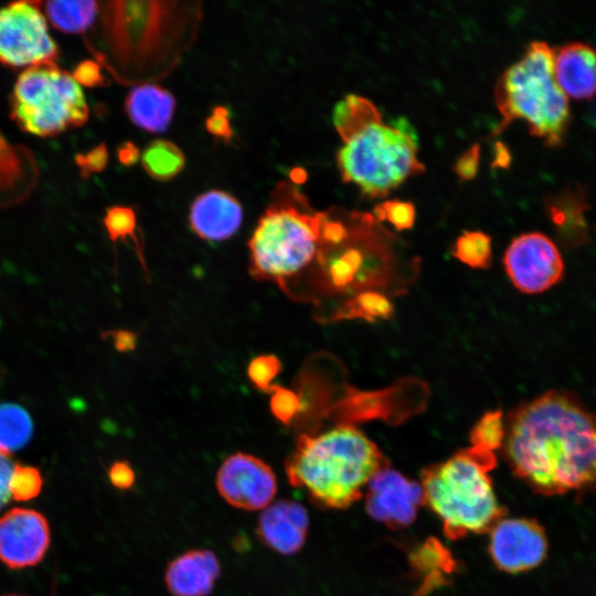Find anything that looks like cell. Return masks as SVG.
Segmentation results:
<instances>
[{"label": "cell", "instance_id": "cell-30", "mask_svg": "<svg viewBox=\"0 0 596 596\" xmlns=\"http://www.w3.org/2000/svg\"><path fill=\"white\" fill-rule=\"evenodd\" d=\"M104 225L114 244H116L118 240H125L127 236L134 238L138 257L146 270L142 247L136 236L137 220L135 211L129 206H110L106 210Z\"/></svg>", "mask_w": 596, "mask_h": 596}, {"label": "cell", "instance_id": "cell-5", "mask_svg": "<svg viewBox=\"0 0 596 596\" xmlns=\"http://www.w3.org/2000/svg\"><path fill=\"white\" fill-rule=\"evenodd\" d=\"M343 147L337 156L342 180L371 198L384 196L409 175L424 171L417 158V137L407 119L392 125L372 106L339 132Z\"/></svg>", "mask_w": 596, "mask_h": 596}, {"label": "cell", "instance_id": "cell-46", "mask_svg": "<svg viewBox=\"0 0 596 596\" xmlns=\"http://www.w3.org/2000/svg\"><path fill=\"white\" fill-rule=\"evenodd\" d=\"M595 231H596V227H595Z\"/></svg>", "mask_w": 596, "mask_h": 596}, {"label": "cell", "instance_id": "cell-33", "mask_svg": "<svg viewBox=\"0 0 596 596\" xmlns=\"http://www.w3.org/2000/svg\"><path fill=\"white\" fill-rule=\"evenodd\" d=\"M374 214L380 221H389L396 230L411 228L415 222L414 205L401 200H390L376 205Z\"/></svg>", "mask_w": 596, "mask_h": 596}, {"label": "cell", "instance_id": "cell-39", "mask_svg": "<svg viewBox=\"0 0 596 596\" xmlns=\"http://www.w3.org/2000/svg\"><path fill=\"white\" fill-rule=\"evenodd\" d=\"M108 477L111 485L121 490L130 489L136 479L134 469L125 460L115 461L108 470Z\"/></svg>", "mask_w": 596, "mask_h": 596}, {"label": "cell", "instance_id": "cell-7", "mask_svg": "<svg viewBox=\"0 0 596 596\" xmlns=\"http://www.w3.org/2000/svg\"><path fill=\"white\" fill-rule=\"evenodd\" d=\"M553 60L554 50L545 42L534 41L522 57L502 73L494 88L496 104L502 116L497 132L522 119L545 146L563 145L572 115L568 98L555 82Z\"/></svg>", "mask_w": 596, "mask_h": 596}, {"label": "cell", "instance_id": "cell-21", "mask_svg": "<svg viewBox=\"0 0 596 596\" xmlns=\"http://www.w3.org/2000/svg\"><path fill=\"white\" fill-rule=\"evenodd\" d=\"M36 171L31 152L10 143L0 131V207L25 199L35 185Z\"/></svg>", "mask_w": 596, "mask_h": 596}, {"label": "cell", "instance_id": "cell-14", "mask_svg": "<svg viewBox=\"0 0 596 596\" xmlns=\"http://www.w3.org/2000/svg\"><path fill=\"white\" fill-rule=\"evenodd\" d=\"M50 545V528L38 511L14 508L0 517V561L11 568L38 564Z\"/></svg>", "mask_w": 596, "mask_h": 596}, {"label": "cell", "instance_id": "cell-17", "mask_svg": "<svg viewBox=\"0 0 596 596\" xmlns=\"http://www.w3.org/2000/svg\"><path fill=\"white\" fill-rule=\"evenodd\" d=\"M243 221V206L232 194L209 190L198 195L190 207L192 231L204 241L220 242L232 237Z\"/></svg>", "mask_w": 596, "mask_h": 596}, {"label": "cell", "instance_id": "cell-2", "mask_svg": "<svg viewBox=\"0 0 596 596\" xmlns=\"http://www.w3.org/2000/svg\"><path fill=\"white\" fill-rule=\"evenodd\" d=\"M200 6L198 1L99 2L107 53L98 63L125 84L163 78L193 43Z\"/></svg>", "mask_w": 596, "mask_h": 596}, {"label": "cell", "instance_id": "cell-4", "mask_svg": "<svg viewBox=\"0 0 596 596\" xmlns=\"http://www.w3.org/2000/svg\"><path fill=\"white\" fill-rule=\"evenodd\" d=\"M327 215L313 211L295 184L278 182L248 242L252 275L286 290L312 263L320 265Z\"/></svg>", "mask_w": 596, "mask_h": 596}, {"label": "cell", "instance_id": "cell-42", "mask_svg": "<svg viewBox=\"0 0 596 596\" xmlns=\"http://www.w3.org/2000/svg\"><path fill=\"white\" fill-rule=\"evenodd\" d=\"M113 337L115 345L119 351H129L136 345V336L129 331H116Z\"/></svg>", "mask_w": 596, "mask_h": 596}, {"label": "cell", "instance_id": "cell-1", "mask_svg": "<svg viewBox=\"0 0 596 596\" xmlns=\"http://www.w3.org/2000/svg\"><path fill=\"white\" fill-rule=\"evenodd\" d=\"M505 458L535 492L596 490V414L573 392L550 390L505 419Z\"/></svg>", "mask_w": 596, "mask_h": 596}, {"label": "cell", "instance_id": "cell-15", "mask_svg": "<svg viewBox=\"0 0 596 596\" xmlns=\"http://www.w3.org/2000/svg\"><path fill=\"white\" fill-rule=\"evenodd\" d=\"M309 529L307 510L292 500H278L263 509L256 532L260 542L283 555L297 553L305 544Z\"/></svg>", "mask_w": 596, "mask_h": 596}, {"label": "cell", "instance_id": "cell-20", "mask_svg": "<svg viewBox=\"0 0 596 596\" xmlns=\"http://www.w3.org/2000/svg\"><path fill=\"white\" fill-rule=\"evenodd\" d=\"M174 109V96L150 83L132 87L125 99V111L131 123L151 134H161L169 128Z\"/></svg>", "mask_w": 596, "mask_h": 596}, {"label": "cell", "instance_id": "cell-23", "mask_svg": "<svg viewBox=\"0 0 596 596\" xmlns=\"http://www.w3.org/2000/svg\"><path fill=\"white\" fill-rule=\"evenodd\" d=\"M33 421L28 411L15 403L0 404V451L7 455L22 449L31 440Z\"/></svg>", "mask_w": 596, "mask_h": 596}, {"label": "cell", "instance_id": "cell-11", "mask_svg": "<svg viewBox=\"0 0 596 596\" xmlns=\"http://www.w3.org/2000/svg\"><path fill=\"white\" fill-rule=\"evenodd\" d=\"M216 489L231 505L247 510H263L277 491L272 468L260 458L245 453L227 457L216 473Z\"/></svg>", "mask_w": 596, "mask_h": 596}, {"label": "cell", "instance_id": "cell-16", "mask_svg": "<svg viewBox=\"0 0 596 596\" xmlns=\"http://www.w3.org/2000/svg\"><path fill=\"white\" fill-rule=\"evenodd\" d=\"M544 206L558 242L566 248L584 246L589 241L586 212L590 205L586 187L572 182L546 195Z\"/></svg>", "mask_w": 596, "mask_h": 596}, {"label": "cell", "instance_id": "cell-38", "mask_svg": "<svg viewBox=\"0 0 596 596\" xmlns=\"http://www.w3.org/2000/svg\"><path fill=\"white\" fill-rule=\"evenodd\" d=\"M480 147L478 143L471 146L457 160L454 170L460 180L467 181L476 177L478 172Z\"/></svg>", "mask_w": 596, "mask_h": 596}, {"label": "cell", "instance_id": "cell-43", "mask_svg": "<svg viewBox=\"0 0 596 596\" xmlns=\"http://www.w3.org/2000/svg\"><path fill=\"white\" fill-rule=\"evenodd\" d=\"M497 155L494 158V166L507 167L510 162V153L508 149L502 145L496 146Z\"/></svg>", "mask_w": 596, "mask_h": 596}, {"label": "cell", "instance_id": "cell-26", "mask_svg": "<svg viewBox=\"0 0 596 596\" xmlns=\"http://www.w3.org/2000/svg\"><path fill=\"white\" fill-rule=\"evenodd\" d=\"M393 313V305L382 292L365 290L356 294L338 310L337 318H361L369 321L387 319Z\"/></svg>", "mask_w": 596, "mask_h": 596}, {"label": "cell", "instance_id": "cell-35", "mask_svg": "<svg viewBox=\"0 0 596 596\" xmlns=\"http://www.w3.org/2000/svg\"><path fill=\"white\" fill-rule=\"evenodd\" d=\"M109 155L105 143H100L86 153L76 156V164L82 177H91L92 173L103 171L108 163Z\"/></svg>", "mask_w": 596, "mask_h": 596}, {"label": "cell", "instance_id": "cell-9", "mask_svg": "<svg viewBox=\"0 0 596 596\" xmlns=\"http://www.w3.org/2000/svg\"><path fill=\"white\" fill-rule=\"evenodd\" d=\"M60 50L49 32L40 1H17L0 9V63L10 68L56 64Z\"/></svg>", "mask_w": 596, "mask_h": 596}, {"label": "cell", "instance_id": "cell-10", "mask_svg": "<svg viewBox=\"0 0 596 596\" xmlns=\"http://www.w3.org/2000/svg\"><path fill=\"white\" fill-rule=\"evenodd\" d=\"M503 265L512 285L528 295L549 290L564 275V260L558 247L539 232L513 238L505 249Z\"/></svg>", "mask_w": 596, "mask_h": 596}, {"label": "cell", "instance_id": "cell-19", "mask_svg": "<svg viewBox=\"0 0 596 596\" xmlns=\"http://www.w3.org/2000/svg\"><path fill=\"white\" fill-rule=\"evenodd\" d=\"M554 78L566 96L589 99L596 94V50L583 42L554 51Z\"/></svg>", "mask_w": 596, "mask_h": 596}, {"label": "cell", "instance_id": "cell-6", "mask_svg": "<svg viewBox=\"0 0 596 596\" xmlns=\"http://www.w3.org/2000/svg\"><path fill=\"white\" fill-rule=\"evenodd\" d=\"M494 466L493 453L470 447L424 470V502L450 539L488 531L502 518L489 476Z\"/></svg>", "mask_w": 596, "mask_h": 596}, {"label": "cell", "instance_id": "cell-32", "mask_svg": "<svg viewBox=\"0 0 596 596\" xmlns=\"http://www.w3.org/2000/svg\"><path fill=\"white\" fill-rule=\"evenodd\" d=\"M42 482L38 469L18 464L10 481L11 496L19 501L30 500L40 493Z\"/></svg>", "mask_w": 596, "mask_h": 596}, {"label": "cell", "instance_id": "cell-36", "mask_svg": "<svg viewBox=\"0 0 596 596\" xmlns=\"http://www.w3.org/2000/svg\"><path fill=\"white\" fill-rule=\"evenodd\" d=\"M72 76L81 86L94 88L106 85V76L102 72L100 64L96 61L79 62L72 72Z\"/></svg>", "mask_w": 596, "mask_h": 596}, {"label": "cell", "instance_id": "cell-45", "mask_svg": "<svg viewBox=\"0 0 596 596\" xmlns=\"http://www.w3.org/2000/svg\"><path fill=\"white\" fill-rule=\"evenodd\" d=\"M7 596H18V595H7Z\"/></svg>", "mask_w": 596, "mask_h": 596}, {"label": "cell", "instance_id": "cell-31", "mask_svg": "<svg viewBox=\"0 0 596 596\" xmlns=\"http://www.w3.org/2000/svg\"><path fill=\"white\" fill-rule=\"evenodd\" d=\"M280 371V360L273 354L255 356L247 366V375L251 382L256 389L267 393H270L274 389L273 381Z\"/></svg>", "mask_w": 596, "mask_h": 596}, {"label": "cell", "instance_id": "cell-24", "mask_svg": "<svg viewBox=\"0 0 596 596\" xmlns=\"http://www.w3.org/2000/svg\"><path fill=\"white\" fill-rule=\"evenodd\" d=\"M143 170L158 181L177 177L184 168L185 157L172 141L157 139L149 142L141 153Z\"/></svg>", "mask_w": 596, "mask_h": 596}, {"label": "cell", "instance_id": "cell-27", "mask_svg": "<svg viewBox=\"0 0 596 596\" xmlns=\"http://www.w3.org/2000/svg\"><path fill=\"white\" fill-rule=\"evenodd\" d=\"M451 254L471 268H488L492 256L491 238L480 231H466L456 240Z\"/></svg>", "mask_w": 596, "mask_h": 596}, {"label": "cell", "instance_id": "cell-25", "mask_svg": "<svg viewBox=\"0 0 596 596\" xmlns=\"http://www.w3.org/2000/svg\"><path fill=\"white\" fill-rule=\"evenodd\" d=\"M364 264L362 248L351 245L338 251L336 256L324 258L321 268L329 287L344 290L361 278Z\"/></svg>", "mask_w": 596, "mask_h": 596}, {"label": "cell", "instance_id": "cell-37", "mask_svg": "<svg viewBox=\"0 0 596 596\" xmlns=\"http://www.w3.org/2000/svg\"><path fill=\"white\" fill-rule=\"evenodd\" d=\"M205 129L215 138L227 143L233 137L228 109L224 106L214 107L205 119Z\"/></svg>", "mask_w": 596, "mask_h": 596}, {"label": "cell", "instance_id": "cell-34", "mask_svg": "<svg viewBox=\"0 0 596 596\" xmlns=\"http://www.w3.org/2000/svg\"><path fill=\"white\" fill-rule=\"evenodd\" d=\"M270 393L269 405L273 415L283 424L289 425L300 413V396L296 392L278 385H275Z\"/></svg>", "mask_w": 596, "mask_h": 596}, {"label": "cell", "instance_id": "cell-44", "mask_svg": "<svg viewBox=\"0 0 596 596\" xmlns=\"http://www.w3.org/2000/svg\"><path fill=\"white\" fill-rule=\"evenodd\" d=\"M289 177L292 184H300L306 181L307 173L302 168H295L290 171Z\"/></svg>", "mask_w": 596, "mask_h": 596}, {"label": "cell", "instance_id": "cell-22", "mask_svg": "<svg viewBox=\"0 0 596 596\" xmlns=\"http://www.w3.org/2000/svg\"><path fill=\"white\" fill-rule=\"evenodd\" d=\"M42 11L51 25L67 34L85 32L95 21L99 12V2L46 1L41 2Z\"/></svg>", "mask_w": 596, "mask_h": 596}, {"label": "cell", "instance_id": "cell-12", "mask_svg": "<svg viewBox=\"0 0 596 596\" xmlns=\"http://www.w3.org/2000/svg\"><path fill=\"white\" fill-rule=\"evenodd\" d=\"M543 526L533 519L501 518L490 529L489 554L507 573H522L539 566L547 554Z\"/></svg>", "mask_w": 596, "mask_h": 596}, {"label": "cell", "instance_id": "cell-29", "mask_svg": "<svg viewBox=\"0 0 596 596\" xmlns=\"http://www.w3.org/2000/svg\"><path fill=\"white\" fill-rule=\"evenodd\" d=\"M413 565L422 573H428L433 583L441 582L444 574L450 573L454 562L449 553L435 540H428L412 555Z\"/></svg>", "mask_w": 596, "mask_h": 596}, {"label": "cell", "instance_id": "cell-3", "mask_svg": "<svg viewBox=\"0 0 596 596\" xmlns=\"http://www.w3.org/2000/svg\"><path fill=\"white\" fill-rule=\"evenodd\" d=\"M386 466L375 444L344 423L319 434H300L285 461L289 483L332 509L356 501L371 478Z\"/></svg>", "mask_w": 596, "mask_h": 596}, {"label": "cell", "instance_id": "cell-40", "mask_svg": "<svg viewBox=\"0 0 596 596\" xmlns=\"http://www.w3.org/2000/svg\"><path fill=\"white\" fill-rule=\"evenodd\" d=\"M15 468V464L10 455L0 451V509H2L12 498L10 492V481Z\"/></svg>", "mask_w": 596, "mask_h": 596}, {"label": "cell", "instance_id": "cell-13", "mask_svg": "<svg viewBox=\"0 0 596 596\" xmlns=\"http://www.w3.org/2000/svg\"><path fill=\"white\" fill-rule=\"evenodd\" d=\"M423 502L422 486L387 466L368 483L365 507L369 514L391 528L412 523Z\"/></svg>", "mask_w": 596, "mask_h": 596}, {"label": "cell", "instance_id": "cell-28", "mask_svg": "<svg viewBox=\"0 0 596 596\" xmlns=\"http://www.w3.org/2000/svg\"><path fill=\"white\" fill-rule=\"evenodd\" d=\"M504 437L505 422L500 409L485 413L470 432L471 447L487 453L502 448Z\"/></svg>", "mask_w": 596, "mask_h": 596}, {"label": "cell", "instance_id": "cell-41", "mask_svg": "<svg viewBox=\"0 0 596 596\" xmlns=\"http://www.w3.org/2000/svg\"><path fill=\"white\" fill-rule=\"evenodd\" d=\"M118 159L121 164L130 167L140 159L139 148L131 141L123 142L118 148Z\"/></svg>", "mask_w": 596, "mask_h": 596}, {"label": "cell", "instance_id": "cell-8", "mask_svg": "<svg viewBox=\"0 0 596 596\" xmlns=\"http://www.w3.org/2000/svg\"><path fill=\"white\" fill-rule=\"evenodd\" d=\"M10 116L21 130L45 138L83 126L89 109L72 73L45 64L18 75L10 94Z\"/></svg>", "mask_w": 596, "mask_h": 596}, {"label": "cell", "instance_id": "cell-18", "mask_svg": "<svg viewBox=\"0 0 596 596\" xmlns=\"http://www.w3.org/2000/svg\"><path fill=\"white\" fill-rule=\"evenodd\" d=\"M220 575L216 554L209 549H194L169 563L164 582L172 596H209Z\"/></svg>", "mask_w": 596, "mask_h": 596}]
</instances>
